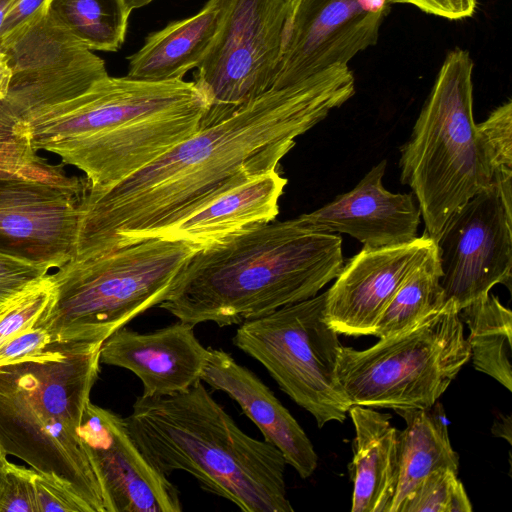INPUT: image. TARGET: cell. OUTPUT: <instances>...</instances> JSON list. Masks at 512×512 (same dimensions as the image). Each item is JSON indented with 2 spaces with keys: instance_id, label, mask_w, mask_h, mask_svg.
Masks as SVG:
<instances>
[{
  "instance_id": "cell-22",
  "label": "cell",
  "mask_w": 512,
  "mask_h": 512,
  "mask_svg": "<svg viewBox=\"0 0 512 512\" xmlns=\"http://www.w3.org/2000/svg\"><path fill=\"white\" fill-rule=\"evenodd\" d=\"M221 19L218 0H209L196 14L151 33L129 57L127 77L140 81L181 80L197 68L209 50Z\"/></svg>"
},
{
  "instance_id": "cell-18",
  "label": "cell",
  "mask_w": 512,
  "mask_h": 512,
  "mask_svg": "<svg viewBox=\"0 0 512 512\" xmlns=\"http://www.w3.org/2000/svg\"><path fill=\"white\" fill-rule=\"evenodd\" d=\"M182 321L147 333L125 326L101 345L100 362L134 373L143 384V397L185 392L201 381L208 348Z\"/></svg>"
},
{
  "instance_id": "cell-25",
  "label": "cell",
  "mask_w": 512,
  "mask_h": 512,
  "mask_svg": "<svg viewBox=\"0 0 512 512\" xmlns=\"http://www.w3.org/2000/svg\"><path fill=\"white\" fill-rule=\"evenodd\" d=\"M51 17L90 50L117 51L131 10L124 0H49Z\"/></svg>"
},
{
  "instance_id": "cell-10",
  "label": "cell",
  "mask_w": 512,
  "mask_h": 512,
  "mask_svg": "<svg viewBox=\"0 0 512 512\" xmlns=\"http://www.w3.org/2000/svg\"><path fill=\"white\" fill-rule=\"evenodd\" d=\"M218 1L220 24L194 77L209 104L201 128L272 88L291 8V0Z\"/></svg>"
},
{
  "instance_id": "cell-11",
  "label": "cell",
  "mask_w": 512,
  "mask_h": 512,
  "mask_svg": "<svg viewBox=\"0 0 512 512\" xmlns=\"http://www.w3.org/2000/svg\"><path fill=\"white\" fill-rule=\"evenodd\" d=\"M444 303L458 311L512 282V181L494 182L459 206L434 239Z\"/></svg>"
},
{
  "instance_id": "cell-33",
  "label": "cell",
  "mask_w": 512,
  "mask_h": 512,
  "mask_svg": "<svg viewBox=\"0 0 512 512\" xmlns=\"http://www.w3.org/2000/svg\"><path fill=\"white\" fill-rule=\"evenodd\" d=\"M34 487L38 512H91L81 498L53 477L37 472Z\"/></svg>"
},
{
  "instance_id": "cell-26",
  "label": "cell",
  "mask_w": 512,
  "mask_h": 512,
  "mask_svg": "<svg viewBox=\"0 0 512 512\" xmlns=\"http://www.w3.org/2000/svg\"><path fill=\"white\" fill-rule=\"evenodd\" d=\"M442 270L435 251L398 288L381 316L373 336L385 338L407 330L444 305Z\"/></svg>"
},
{
  "instance_id": "cell-8",
  "label": "cell",
  "mask_w": 512,
  "mask_h": 512,
  "mask_svg": "<svg viewBox=\"0 0 512 512\" xmlns=\"http://www.w3.org/2000/svg\"><path fill=\"white\" fill-rule=\"evenodd\" d=\"M470 360L459 311L446 302L411 328L364 350L341 345L337 377L352 405L431 408Z\"/></svg>"
},
{
  "instance_id": "cell-31",
  "label": "cell",
  "mask_w": 512,
  "mask_h": 512,
  "mask_svg": "<svg viewBox=\"0 0 512 512\" xmlns=\"http://www.w3.org/2000/svg\"><path fill=\"white\" fill-rule=\"evenodd\" d=\"M34 469L14 464L0 456V512H38Z\"/></svg>"
},
{
  "instance_id": "cell-13",
  "label": "cell",
  "mask_w": 512,
  "mask_h": 512,
  "mask_svg": "<svg viewBox=\"0 0 512 512\" xmlns=\"http://www.w3.org/2000/svg\"><path fill=\"white\" fill-rule=\"evenodd\" d=\"M12 71L5 100L19 116L78 96L106 78L105 62L49 14L48 4L0 40Z\"/></svg>"
},
{
  "instance_id": "cell-36",
  "label": "cell",
  "mask_w": 512,
  "mask_h": 512,
  "mask_svg": "<svg viewBox=\"0 0 512 512\" xmlns=\"http://www.w3.org/2000/svg\"><path fill=\"white\" fill-rule=\"evenodd\" d=\"M48 2L49 0H15L2 23L0 40L16 31Z\"/></svg>"
},
{
  "instance_id": "cell-2",
  "label": "cell",
  "mask_w": 512,
  "mask_h": 512,
  "mask_svg": "<svg viewBox=\"0 0 512 512\" xmlns=\"http://www.w3.org/2000/svg\"><path fill=\"white\" fill-rule=\"evenodd\" d=\"M208 101L194 81L106 78L73 98L21 114L34 147L105 191L201 129Z\"/></svg>"
},
{
  "instance_id": "cell-1",
  "label": "cell",
  "mask_w": 512,
  "mask_h": 512,
  "mask_svg": "<svg viewBox=\"0 0 512 512\" xmlns=\"http://www.w3.org/2000/svg\"><path fill=\"white\" fill-rule=\"evenodd\" d=\"M354 93L347 65L272 87L113 187L86 190L73 257L158 237L233 187L278 170L295 139Z\"/></svg>"
},
{
  "instance_id": "cell-9",
  "label": "cell",
  "mask_w": 512,
  "mask_h": 512,
  "mask_svg": "<svg viewBox=\"0 0 512 512\" xmlns=\"http://www.w3.org/2000/svg\"><path fill=\"white\" fill-rule=\"evenodd\" d=\"M326 293L240 324L233 344L260 362L319 428L343 422L352 406L337 377L341 343L325 319Z\"/></svg>"
},
{
  "instance_id": "cell-17",
  "label": "cell",
  "mask_w": 512,
  "mask_h": 512,
  "mask_svg": "<svg viewBox=\"0 0 512 512\" xmlns=\"http://www.w3.org/2000/svg\"><path fill=\"white\" fill-rule=\"evenodd\" d=\"M386 163L374 165L349 192L296 219L315 231L348 234L368 248L416 239L419 206L412 194L392 193L383 186Z\"/></svg>"
},
{
  "instance_id": "cell-27",
  "label": "cell",
  "mask_w": 512,
  "mask_h": 512,
  "mask_svg": "<svg viewBox=\"0 0 512 512\" xmlns=\"http://www.w3.org/2000/svg\"><path fill=\"white\" fill-rule=\"evenodd\" d=\"M56 283L52 274L31 282L0 305V345L33 326L53 301Z\"/></svg>"
},
{
  "instance_id": "cell-23",
  "label": "cell",
  "mask_w": 512,
  "mask_h": 512,
  "mask_svg": "<svg viewBox=\"0 0 512 512\" xmlns=\"http://www.w3.org/2000/svg\"><path fill=\"white\" fill-rule=\"evenodd\" d=\"M428 409H397L406 426L399 431L398 474L389 512H400L409 495L432 472H458V455L453 450L441 406Z\"/></svg>"
},
{
  "instance_id": "cell-39",
  "label": "cell",
  "mask_w": 512,
  "mask_h": 512,
  "mask_svg": "<svg viewBox=\"0 0 512 512\" xmlns=\"http://www.w3.org/2000/svg\"><path fill=\"white\" fill-rule=\"evenodd\" d=\"M14 2L15 0H0V29L8 11Z\"/></svg>"
},
{
  "instance_id": "cell-28",
  "label": "cell",
  "mask_w": 512,
  "mask_h": 512,
  "mask_svg": "<svg viewBox=\"0 0 512 512\" xmlns=\"http://www.w3.org/2000/svg\"><path fill=\"white\" fill-rule=\"evenodd\" d=\"M450 469L429 474L403 503L400 512H471L465 488Z\"/></svg>"
},
{
  "instance_id": "cell-15",
  "label": "cell",
  "mask_w": 512,
  "mask_h": 512,
  "mask_svg": "<svg viewBox=\"0 0 512 512\" xmlns=\"http://www.w3.org/2000/svg\"><path fill=\"white\" fill-rule=\"evenodd\" d=\"M79 436L101 486L105 512H181L179 491L132 439L125 418L87 404Z\"/></svg>"
},
{
  "instance_id": "cell-16",
  "label": "cell",
  "mask_w": 512,
  "mask_h": 512,
  "mask_svg": "<svg viewBox=\"0 0 512 512\" xmlns=\"http://www.w3.org/2000/svg\"><path fill=\"white\" fill-rule=\"evenodd\" d=\"M436 249L425 233L394 246L363 247L325 292V319L338 334L373 336L382 312L409 275Z\"/></svg>"
},
{
  "instance_id": "cell-40",
  "label": "cell",
  "mask_w": 512,
  "mask_h": 512,
  "mask_svg": "<svg viewBox=\"0 0 512 512\" xmlns=\"http://www.w3.org/2000/svg\"><path fill=\"white\" fill-rule=\"evenodd\" d=\"M152 1L153 0H124L125 4L131 11L136 8H141Z\"/></svg>"
},
{
  "instance_id": "cell-3",
  "label": "cell",
  "mask_w": 512,
  "mask_h": 512,
  "mask_svg": "<svg viewBox=\"0 0 512 512\" xmlns=\"http://www.w3.org/2000/svg\"><path fill=\"white\" fill-rule=\"evenodd\" d=\"M343 266L337 233L273 220L194 252L158 306L193 326L240 325L316 296Z\"/></svg>"
},
{
  "instance_id": "cell-6",
  "label": "cell",
  "mask_w": 512,
  "mask_h": 512,
  "mask_svg": "<svg viewBox=\"0 0 512 512\" xmlns=\"http://www.w3.org/2000/svg\"><path fill=\"white\" fill-rule=\"evenodd\" d=\"M473 67L467 50L447 54L401 148V182L412 189L432 239L459 206L495 182L473 117Z\"/></svg>"
},
{
  "instance_id": "cell-35",
  "label": "cell",
  "mask_w": 512,
  "mask_h": 512,
  "mask_svg": "<svg viewBox=\"0 0 512 512\" xmlns=\"http://www.w3.org/2000/svg\"><path fill=\"white\" fill-rule=\"evenodd\" d=\"M391 3L412 5L424 13L445 18L461 20L471 17L476 10L478 0H390Z\"/></svg>"
},
{
  "instance_id": "cell-41",
  "label": "cell",
  "mask_w": 512,
  "mask_h": 512,
  "mask_svg": "<svg viewBox=\"0 0 512 512\" xmlns=\"http://www.w3.org/2000/svg\"><path fill=\"white\" fill-rule=\"evenodd\" d=\"M2 453H5V452L3 451V449L0 446V456H1Z\"/></svg>"
},
{
  "instance_id": "cell-20",
  "label": "cell",
  "mask_w": 512,
  "mask_h": 512,
  "mask_svg": "<svg viewBox=\"0 0 512 512\" xmlns=\"http://www.w3.org/2000/svg\"><path fill=\"white\" fill-rule=\"evenodd\" d=\"M287 179L273 170L226 191L179 220L158 237L184 241L202 249L235 233L271 222Z\"/></svg>"
},
{
  "instance_id": "cell-32",
  "label": "cell",
  "mask_w": 512,
  "mask_h": 512,
  "mask_svg": "<svg viewBox=\"0 0 512 512\" xmlns=\"http://www.w3.org/2000/svg\"><path fill=\"white\" fill-rule=\"evenodd\" d=\"M50 270L46 263L0 251V305Z\"/></svg>"
},
{
  "instance_id": "cell-21",
  "label": "cell",
  "mask_w": 512,
  "mask_h": 512,
  "mask_svg": "<svg viewBox=\"0 0 512 512\" xmlns=\"http://www.w3.org/2000/svg\"><path fill=\"white\" fill-rule=\"evenodd\" d=\"M348 413L355 429L351 512H389L397 483L399 430L390 414L374 408L352 405Z\"/></svg>"
},
{
  "instance_id": "cell-12",
  "label": "cell",
  "mask_w": 512,
  "mask_h": 512,
  "mask_svg": "<svg viewBox=\"0 0 512 512\" xmlns=\"http://www.w3.org/2000/svg\"><path fill=\"white\" fill-rule=\"evenodd\" d=\"M47 160L20 173L0 170V251L57 269L74 255L85 178Z\"/></svg>"
},
{
  "instance_id": "cell-19",
  "label": "cell",
  "mask_w": 512,
  "mask_h": 512,
  "mask_svg": "<svg viewBox=\"0 0 512 512\" xmlns=\"http://www.w3.org/2000/svg\"><path fill=\"white\" fill-rule=\"evenodd\" d=\"M201 381L228 394L302 478L318 464L314 447L291 413L271 389L248 368L222 349L208 348Z\"/></svg>"
},
{
  "instance_id": "cell-34",
  "label": "cell",
  "mask_w": 512,
  "mask_h": 512,
  "mask_svg": "<svg viewBox=\"0 0 512 512\" xmlns=\"http://www.w3.org/2000/svg\"><path fill=\"white\" fill-rule=\"evenodd\" d=\"M50 342L48 331L33 325L9 338L0 345V366L16 362L43 350Z\"/></svg>"
},
{
  "instance_id": "cell-29",
  "label": "cell",
  "mask_w": 512,
  "mask_h": 512,
  "mask_svg": "<svg viewBox=\"0 0 512 512\" xmlns=\"http://www.w3.org/2000/svg\"><path fill=\"white\" fill-rule=\"evenodd\" d=\"M29 124L4 101L0 102V170L25 172L42 165Z\"/></svg>"
},
{
  "instance_id": "cell-38",
  "label": "cell",
  "mask_w": 512,
  "mask_h": 512,
  "mask_svg": "<svg viewBox=\"0 0 512 512\" xmlns=\"http://www.w3.org/2000/svg\"><path fill=\"white\" fill-rule=\"evenodd\" d=\"M512 423H511V417L509 415L507 416H501L499 419L495 420L493 426H492V433L493 435L497 437H501L506 439L510 444L512 443L511 434H512Z\"/></svg>"
},
{
  "instance_id": "cell-37",
  "label": "cell",
  "mask_w": 512,
  "mask_h": 512,
  "mask_svg": "<svg viewBox=\"0 0 512 512\" xmlns=\"http://www.w3.org/2000/svg\"><path fill=\"white\" fill-rule=\"evenodd\" d=\"M12 71L6 54L0 49V102L5 100L9 91Z\"/></svg>"
},
{
  "instance_id": "cell-7",
  "label": "cell",
  "mask_w": 512,
  "mask_h": 512,
  "mask_svg": "<svg viewBox=\"0 0 512 512\" xmlns=\"http://www.w3.org/2000/svg\"><path fill=\"white\" fill-rule=\"evenodd\" d=\"M198 248L152 237L94 256L72 257L51 273L53 301L36 322L52 341L104 342L158 306Z\"/></svg>"
},
{
  "instance_id": "cell-14",
  "label": "cell",
  "mask_w": 512,
  "mask_h": 512,
  "mask_svg": "<svg viewBox=\"0 0 512 512\" xmlns=\"http://www.w3.org/2000/svg\"><path fill=\"white\" fill-rule=\"evenodd\" d=\"M390 0H291L278 72L285 87L334 66L348 65L374 46Z\"/></svg>"
},
{
  "instance_id": "cell-30",
  "label": "cell",
  "mask_w": 512,
  "mask_h": 512,
  "mask_svg": "<svg viewBox=\"0 0 512 512\" xmlns=\"http://www.w3.org/2000/svg\"><path fill=\"white\" fill-rule=\"evenodd\" d=\"M477 128L487 148L495 181H512V101L494 109Z\"/></svg>"
},
{
  "instance_id": "cell-5",
  "label": "cell",
  "mask_w": 512,
  "mask_h": 512,
  "mask_svg": "<svg viewBox=\"0 0 512 512\" xmlns=\"http://www.w3.org/2000/svg\"><path fill=\"white\" fill-rule=\"evenodd\" d=\"M103 342H50L0 366V446L105 512L79 426L100 371Z\"/></svg>"
},
{
  "instance_id": "cell-4",
  "label": "cell",
  "mask_w": 512,
  "mask_h": 512,
  "mask_svg": "<svg viewBox=\"0 0 512 512\" xmlns=\"http://www.w3.org/2000/svg\"><path fill=\"white\" fill-rule=\"evenodd\" d=\"M140 451L161 474L180 470L244 512H292L283 454L234 422L197 382L185 392L136 399L125 418Z\"/></svg>"
},
{
  "instance_id": "cell-24",
  "label": "cell",
  "mask_w": 512,
  "mask_h": 512,
  "mask_svg": "<svg viewBox=\"0 0 512 512\" xmlns=\"http://www.w3.org/2000/svg\"><path fill=\"white\" fill-rule=\"evenodd\" d=\"M469 335L470 360L477 371L512 391V312L488 293L459 311Z\"/></svg>"
}]
</instances>
